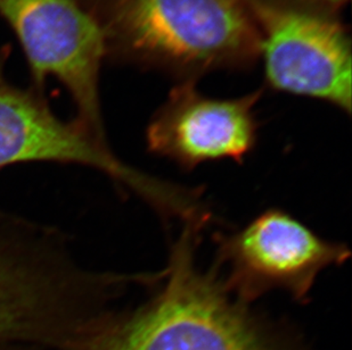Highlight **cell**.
Masks as SVG:
<instances>
[{
    "label": "cell",
    "mask_w": 352,
    "mask_h": 350,
    "mask_svg": "<svg viewBox=\"0 0 352 350\" xmlns=\"http://www.w3.org/2000/svg\"><path fill=\"white\" fill-rule=\"evenodd\" d=\"M208 222H185L161 287L146 303L102 315L74 350H303L236 299L216 268L197 266L196 247Z\"/></svg>",
    "instance_id": "obj_1"
},
{
    "label": "cell",
    "mask_w": 352,
    "mask_h": 350,
    "mask_svg": "<svg viewBox=\"0 0 352 350\" xmlns=\"http://www.w3.org/2000/svg\"><path fill=\"white\" fill-rule=\"evenodd\" d=\"M103 34L107 57L197 81L244 70L260 40L245 0H78Z\"/></svg>",
    "instance_id": "obj_2"
},
{
    "label": "cell",
    "mask_w": 352,
    "mask_h": 350,
    "mask_svg": "<svg viewBox=\"0 0 352 350\" xmlns=\"http://www.w3.org/2000/svg\"><path fill=\"white\" fill-rule=\"evenodd\" d=\"M267 86L351 113V38L338 13L296 0H245Z\"/></svg>",
    "instance_id": "obj_3"
},
{
    "label": "cell",
    "mask_w": 352,
    "mask_h": 350,
    "mask_svg": "<svg viewBox=\"0 0 352 350\" xmlns=\"http://www.w3.org/2000/svg\"><path fill=\"white\" fill-rule=\"evenodd\" d=\"M10 46L0 49V169L22 163H56L103 173L133 191L159 211L173 204L175 185L126 165L114 155L107 139L77 119L54 113L43 91L15 86L6 76Z\"/></svg>",
    "instance_id": "obj_4"
},
{
    "label": "cell",
    "mask_w": 352,
    "mask_h": 350,
    "mask_svg": "<svg viewBox=\"0 0 352 350\" xmlns=\"http://www.w3.org/2000/svg\"><path fill=\"white\" fill-rule=\"evenodd\" d=\"M0 16L16 36L32 86L43 91L48 78L70 95L74 119L107 139L100 75L107 60L100 27L78 0H0Z\"/></svg>",
    "instance_id": "obj_5"
},
{
    "label": "cell",
    "mask_w": 352,
    "mask_h": 350,
    "mask_svg": "<svg viewBox=\"0 0 352 350\" xmlns=\"http://www.w3.org/2000/svg\"><path fill=\"white\" fill-rule=\"evenodd\" d=\"M213 242L216 268H227L225 287L248 305L276 289L306 303L319 273L350 257L344 244L319 237L279 209H267L233 233L213 235Z\"/></svg>",
    "instance_id": "obj_6"
},
{
    "label": "cell",
    "mask_w": 352,
    "mask_h": 350,
    "mask_svg": "<svg viewBox=\"0 0 352 350\" xmlns=\"http://www.w3.org/2000/svg\"><path fill=\"white\" fill-rule=\"evenodd\" d=\"M261 96L263 90H256L218 100L201 93L196 81L179 82L152 116L147 149L185 171L225 159L241 164L258 141L254 107Z\"/></svg>",
    "instance_id": "obj_7"
},
{
    "label": "cell",
    "mask_w": 352,
    "mask_h": 350,
    "mask_svg": "<svg viewBox=\"0 0 352 350\" xmlns=\"http://www.w3.org/2000/svg\"><path fill=\"white\" fill-rule=\"evenodd\" d=\"M301 3H309L314 6L322 7L325 10H332L338 13L349 0H296Z\"/></svg>",
    "instance_id": "obj_8"
}]
</instances>
